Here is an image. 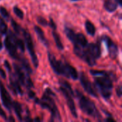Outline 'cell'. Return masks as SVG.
<instances>
[{"label":"cell","mask_w":122,"mask_h":122,"mask_svg":"<svg viewBox=\"0 0 122 122\" xmlns=\"http://www.w3.org/2000/svg\"><path fill=\"white\" fill-rule=\"evenodd\" d=\"M13 11L14 12V14H16V16L19 18L20 19H23L24 18V12L22 11L21 9H20L18 6H15L13 7Z\"/></svg>","instance_id":"cell-23"},{"label":"cell","mask_w":122,"mask_h":122,"mask_svg":"<svg viewBox=\"0 0 122 122\" xmlns=\"http://www.w3.org/2000/svg\"><path fill=\"white\" fill-rule=\"evenodd\" d=\"M14 69L15 70L17 79L20 84L28 88L33 87V82L29 76V73L26 71L22 67L19 66L16 64H14Z\"/></svg>","instance_id":"cell-9"},{"label":"cell","mask_w":122,"mask_h":122,"mask_svg":"<svg viewBox=\"0 0 122 122\" xmlns=\"http://www.w3.org/2000/svg\"><path fill=\"white\" fill-rule=\"evenodd\" d=\"M64 33L67 38L74 44V46H79L84 48L88 44V41L85 36L81 33H75L72 29L68 27H65Z\"/></svg>","instance_id":"cell-7"},{"label":"cell","mask_w":122,"mask_h":122,"mask_svg":"<svg viewBox=\"0 0 122 122\" xmlns=\"http://www.w3.org/2000/svg\"><path fill=\"white\" fill-rule=\"evenodd\" d=\"M2 48H3V44H2V42H1V39H0V51L2 49Z\"/></svg>","instance_id":"cell-36"},{"label":"cell","mask_w":122,"mask_h":122,"mask_svg":"<svg viewBox=\"0 0 122 122\" xmlns=\"http://www.w3.org/2000/svg\"><path fill=\"white\" fill-rule=\"evenodd\" d=\"M116 1H117V4H119L120 6H122V0H116Z\"/></svg>","instance_id":"cell-34"},{"label":"cell","mask_w":122,"mask_h":122,"mask_svg":"<svg viewBox=\"0 0 122 122\" xmlns=\"http://www.w3.org/2000/svg\"><path fill=\"white\" fill-rule=\"evenodd\" d=\"M105 121H106V122H115V120H114V119H112V117H108L107 119H105Z\"/></svg>","instance_id":"cell-33"},{"label":"cell","mask_w":122,"mask_h":122,"mask_svg":"<svg viewBox=\"0 0 122 122\" xmlns=\"http://www.w3.org/2000/svg\"><path fill=\"white\" fill-rule=\"evenodd\" d=\"M118 4L116 0H106L104 3V8L108 12H114L117 10Z\"/></svg>","instance_id":"cell-15"},{"label":"cell","mask_w":122,"mask_h":122,"mask_svg":"<svg viewBox=\"0 0 122 122\" xmlns=\"http://www.w3.org/2000/svg\"><path fill=\"white\" fill-rule=\"evenodd\" d=\"M4 66H5V67L7 69V70H8L9 71H11V66H10V64H9V61H8L7 60L4 61Z\"/></svg>","instance_id":"cell-30"},{"label":"cell","mask_w":122,"mask_h":122,"mask_svg":"<svg viewBox=\"0 0 122 122\" xmlns=\"http://www.w3.org/2000/svg\"><path fill=\"white\" fill-rule=\"evenodd\" d=\"M0 117H2L4 120H7V119H8L7 117H6V114L5 112L2 109L1 105H0Z\"/></svg>","instance_id":"cell-27"},{"label":"cell","mask_w":122,"mask_h":122,"mask_svg":"<svg viewBox=\"0 0 122 122\" xmlns=\"http://www.w3.org/2000/svg\"><path fill=\"white\" fill-rule=\"evenodd\" d=\"M0 97H1V102H2V104L4 105V107L9 112H11V109H12L13 102L11 100V98L9 92L6 91V88L4 87V86L1 81H0Z\"/></svg>","instance_id":"cell-12"},{"label":"cell","mask_w":122,"mask_h":122,"mask_svg":"<svg viewBox=\"0 0 122 122\" xmlns=\"http://www.w3.org/2000/svg\"><path fill=\"white\" fill-rule=\"evenodd\" d=\"M10 84H11V89L13 91V92L15 93V94H20V95L23 94V92L20 86L19 81L18 79H16V76L11 75Z\"/></svg>","instance_id":"cell-14"},{"label":"cell","mask_w":122,"mask_h":122,"mask_svg":"<svg viewBox=\"0 0 122 122\" xmlns=\"http://www.w3.org/2000/svg\"><path fill=\"white\" fill-rule=\"evenodd\" d=\"M12 108L14 110V112L16 115V117H18L19 120L20 121H23V117H22V112H23V109L21 107V105L17 102H13L12 104Z\"/></svg>","instance_id":"cell-17"},{"label":"cell","mask_w":122,"mask_h":122,"mask_svg":"<svg viewBox=\"0 0 122 122\" xmlns=\"http://www.w3.org/2000/svg\"><path fill=\"white\" fill-rule=\"evenodd\" d=\"M36 21L38 22L39 24L41 25V26H46L47 25H49V23L48 21H46V19H45L44 17L42 16H37L36 17Z\"/></svg>","instance_id":"cell-26"},{"label":"cell","mask_w":122,"mask_h":122,"mask_svg":"<svg viewBox=\"0 0 122 122\" xmlns=\"http://www.w3.org/2000/svg\"><path fill=\"white\" fill-rule=\"evenodd\" d=\"M80 82L84 89L86 92V93H88L89 95L94 97H96V98L98 97L97 92L94 88V86L92 84L90 80L87 78L86 74L83 72H81L80 74Z\"/></svg>","instance_id":"cell-11"},{"label":"cell","mask_w":122,"mask_h":122,"mask_svg":"<svg viewBox=\"0 0 122 122\" xmlns=\"http://www.w3.org/2000/svg\"><path fill=\"white\" fill-rule=\"evenodd\" d=\"M90 73L94 76L95 86L102 97L106 100L109 99L112 95L113 89L112 73L97 70H91Z\"/></svg>","instance_id":"cell-1"},{"label":"cell","mask_w":122,"mask_h":122,"mask_svg":"<svg viewBox=\"0 0 122 122\" xmlns=\"http://www.w3.org/2000/svg\"><path fill=\"white\" fill-rule=\"evenodd\" d=\"M52 36H53V38L54 39V41L56 43V45L57 48L59 49H60V50H63L64 49V45H63V44L61 42L60 36L55 31V30L52 31Z\"/></svg>","instance_id":"cell-19"},{"label":"cell","mask_w":122,"mask_h":122,"mask_svg":"<svg viewBox=\"0 0 122 122\" xmlns=\"http://www.w3.org/2000/svg\"><path fill=\"white\" fill-rule=\"evenodd\" d=\"M71 1H80V0H71Z\"/></svg>","instance_id":"cell-38"},{"label":"cell","mask_w":122,"mask_h":122,"mask_svg":"<svg viewBox=\"0 0 122 122\" xmlns=\"http://www.w3.org/2000/svg\"><path fill=\"white\" fill-rule=\"evenodd\" d=\"M76 97L79 99V107L81 109V111L87 114L88 116H90L91 117H93L97 119H101L102 116L98 111L95 104L94 102H92L91 99L85 97L81 92L76 90Z\"/></svg>","instance_id":"cell-5"},{"label":"cell","mask_w":122,"mask_h":122,"mask_svg":"<svg viewBox=\"0 0 122 122\" xmlns=\"http://www.w3.org/2000/svg\"><path fill=\"white\" fill-rule=\"evenodd\" d=\"M48 59L51 67L52 68L54 72L56 74L62 75L73 80H76L78 79V73L76 69L69 64L57 60L55 56L51 53H48Z\"/></svg>","instance_id":"cell-2"},{"label":"cell","mask_w":122,"mask_h":122,"mask_svg":"<svg viewBox=\"0 0 122 122\" xmlns=\"http://www.w3.org/2000/svg\"><path fill=\"white\" fill-rule=\"evenodd\" d=\"M53 97H55L54 93L52 92V91L47 88L41 99H39L38 98H34V100L36 104L41 106L43 109H49L51 112V121H61V118L59 114V112L58 110V108L55 104L54 100L53 99Z\"/></svg>","instance_id":"cell-3"},{"label":"cell","mask_w":122,"mask_h":122,"mask_svg":"<svg viewBox=\"0 0 122 122\" xmlns=\"http://www.w3.org/2000/svg\"><path fill=\"white\" fill-rule=\"evenodd\" d=\"M0 14L2 16L3 18H4L5 19H9V14L8 12V11L4 7V6H0Z\"/></svg>","instance_id":"cell-25"},{"label":"cell","mask_w":122,"mask_h":122,"mask_svg":"<svg viewBox=\"0 0 122 122\" xmlns=\"http://www.w3.org/2000/svg\"><path fill=\"white\" fill-rule=\"evenodd\" d=\"M34 31L36 34V35L38 36V38L40 40V41L46 46H49V41L48 40L46 39L45 37V35H44V31H42V29L38 26H34Z\"/></svg>","instance_id":"cell-16"},{"label":"cell","mask_w":122,"mask_h":122,"mask_svg":"<svg viewBox=\"0 0 122 122\" xmlns=\"http://www.w3.org/2000/svg\"><path fill=\"white\" fill-rule=\"evenodd\" d=\"M15 42H16V45L17 49H19V50L22 53L24 52V51H25V45H24V41L21 39H19V38H17L16 36L15 37Z\"/></svg>","instance_id":"cell-20"},{"label":"cell","mask_w":122,"mask_h":122,"mask_svg":"<svg viewBox=\"0 0 122 122\" xmlns=\"http://www.w3.org/2000/svg\"><path fill=\"white\" fill-rule=\"evenodd\" d=\"M77 56L90 66H94L97 64V59L101 56L100 46L98 44L88 43L86 46L79 52Z\"/></svg>","instance_id":"cell-4"},{"label":"cell","mask_w":122,"mask_h":122,"mask_svg":"<svg viewBox=\"0 0 122 122\" xmlns=\"http://www.w3.org/2000/svg\"><path fill=\"white\" fill-rule=\"evenodd\" d=\"M49 25L52 28V29H53V30H56V25L55 22L54 21V20H53L51 18H50V21H49Z\"/></svg>","instance_id":"cell-29"},{"label":"cell","mask_w":122,"mask_h":122,"mask_svg":"<svg viewBox=\"0 0 122 122\" xmlns=\"http://www.w3.org/2000/svg\"><path fill=\"white\" fill-rule=\"evenodd\" d=\"M102 40L105 43L107 47V50L110 58H112V59H115L119 54V49L117 45L108 36H103Z\"/></svg>","instance_id":"cell-13"},{"label":"cell","mask_w":122,"mask_h":122,"mask_svg":"<svg viewBox=\"0 0 122 122\" xmlns=\"http://www.w3.org/2000/svg\"><path fill=\"white\" fill-rule=\"evenodd\" d=\"M7 121H11V122H14V119L12 118V117H9V119H7Z\"/></svg>","instance_id":"cell-35"},{"label":"cell","mask_w":122,"mask_h":122,"mask_svg":"<svg viewBox=\"0 0 122 122\" xmlns=\"http://www.w3.org/2000/svg\"><path fill=\"white\" fill-rule=\"evenodd\" d=\"M11 26H12V27H13L14 31H15L16 34H19L22 31V29L21 28V26H20L15 21H14L13 19L11 20Z\"/></svg>","instance_id":"cell-24"},{"label":"cell","mask_w":122,"mask_h":122,"mask_svg":"<svg viewBox=\"0 0 122 122\" xmlns=\"http://www.w3.org/2000/svg\"><path fill=\"white\" fill-rule=\"evenodd\" d=\"M21 32H22L24 38V41H25V44H26V48H27L28 51L29 53V55L31 56V61H32L34 67L37 68L38 66H39V60H38L37 56H36V54L35 53L34 46V44H33V41H32L31 36L30 34L27 31L24 30V29H22Z\"/></svg>","instance_id":"cell-8"},{"label":"cell","mask_w":122,"mask_h":122,"mask_svg":"<svg viewBox=\"0 0 122 122\" xmlns=\"http://www.w3.org/2000/svg\"><path fill=\"white\" fill-rule=\"evenodd\" d=\"M0 76L2 77V79H6V73L1 68H0Z\"/></svg>","instance_id":"cell-32"},{"label":"cell","mask_w":122,"mask_h":122,"mask_svg":"<svg viewBox=\"0 0 122 122\" xmlns=\"http://www.w3.org/2000/svg\"><path fill=\"white\" fill-rule=\"evenodd\" d=\"M7 32V26L4 19L0 17V34L4 35Z\"/></svg>","instance_id":"cell-22"},{"label":"cell","mask_w":122,"mask_h":122,"mask_svg":"<svg viewBox=\"0 0 122 122\" xmlns=\"http://www.w3.org/2000/svg\"><path fill=\"white\" fill-rule=\"evenodd\" d=\"M34 121H38V122H40L41 120H40V119H39V118H36V119H34Z\"/></svg>","instance_id":"cell-37"},{"label":"cell","mask_w":122,"mask_h":122,"mask_svg":"<svg viewBox=\"0 0 122 122\" xmlns=\"http://www.w3.org/2000/svg\"><path fill=\"white\" fill-rule=\"evenodd\" d=\"M116 92H117V96L120 98L122 97V85H119L117 88V90H116Z\"/></svg>","instance_id":"cell-28"},{"label":"cell","mask_w":122,"mask_h":122,"mask_svg":"<svg viewBox=\"0 0 122 122\" xmlns=\"http://www.w3.org/2000/svg\"><path fill=\"white\" fill-rule=\"evenodd\" d=\"M85 28H86V31L87 32L88 34H89L90 36H94L96 34V27L94 26V25L89 21V20H86L85 22Z\"/></svg>","instance_id":"cell-18"},{"label":"cell","mask_w":122,"mask_h":122,"mask_svg":"<svg viewBox=\"0 0 122 122\" xmlns=\"http://www.w3.org/2000/svg\"><path fill=\"white\" fill-rule=\"evenodd\" d=\"M28 95H29V97L31 99H34L35 97H36V95H35V93L32 91H29V93H28Z\"/></svg>","instance_id":"cell-31"},{"label":"cell","mask_w":122,"mask_h":122,"mask_svg":"<svg viewBox=\"0 0 122 122\" xmlns=\"http://www.w3.org/2000/svg\"><path fill=\"white\" fill-rule=\"evenodd\" d=\"M59 84H60V91L61 92V93L63 94V95L64 96L66 100V103L71 112V114L74 118H77L78 114H77L76 109L75 107V103L73 99L74 94L72 91L71 85L67 81H64V80H60Z\"/></svg>","instance_id":"cell-6"},{"label":"cell","mask_w":122,"mask_h":122,"mask_svg":"<svg viewBox=\"0 0 122 122\" xmlns=\"http://www.w3.org/2000/svg\"><path fill=\"white\" fill-rule=\"evenodd\" d=\"M15 37L16 36L11 31H9V34L5 38L4 40V45L6 47V51L9 52V55L14 59H20L17 54V47L15 42Z\"/></svg>","instance_id":"cell-10"},{"label":"cell","mask_w":122,"mask_h":122,"mask_svg":"<svg viewBox=\"0 0 122 122\" xmlns=\"http://www.w3.org/2000/svg\"><path fill=\"white\" fill-rule=\"evenodd\" d=\"M21 66L22 68L26 71H27L28 73H31L32 71H31V66L29 65V61L26 59H21Z\"/></svg>","instance_id":"cell-21"}]
</instances>
